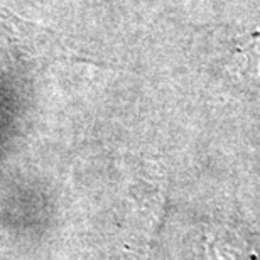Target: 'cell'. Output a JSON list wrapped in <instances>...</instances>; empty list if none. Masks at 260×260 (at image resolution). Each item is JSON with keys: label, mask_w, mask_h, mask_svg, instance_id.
I'll return each instance as SVG.
<instances>
[{"label": "cell", "mask_w": 260, "mask_h": 260, "mask_svg": "<svg viewBox=\"0 0 260 260\" xmlns=\"http://www.w3.org/2000/svg\"><path fill=\"white\" fill-rule=\"evenodd\" d=\"M64 48L44 25L10 12L0 5V68L58 58Z\"/></svg>", "instance_id": "6da1fadb"}]
</instances>
